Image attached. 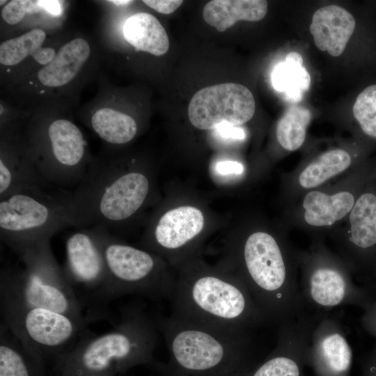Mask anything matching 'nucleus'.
I'll return each mask as SVG.
<instances>
[{"label": "nucleus", "mask_w": 376, "mask_h": 376, "mask_svg": "<svg viewBox=\"0 0 376 376\" xmlns=\"http://www.w3.org/2000/svg\"><path fill=\"white\" fill-rule=\"evenodd\" d=\"M351 157L342 149H334L321 154L309 164L299 178L300 185L306 189L318 187L331 178L345 171Z\"/></svg>", "instance_id": "obj_27"}, {"label": "nucleus", "mask_w": 376, "mask_h": 376, "mask_svg": "<svg viewBox=\"0 0 376 376\" xmlns=\"http://www.w3.org/2000/svg\"><path fill=\"white\" fill-rule=\"evenodd\" d=\"M303 58L297 52L287 54L285 62L276 65L272 73V84L288 100L299 102L309 88L311 77L303 66Z\"/></svg>", "instance_id": "obj_25"}, {"label": "nucleus", "mask_w": 376, "mask_h": 376, "mask_svg": "<svg viewBox=\"0 0 376 376\" xmlns=\"http://www.w3.org/2000/svg\"><path fill=\"white\" fill-rule=\"evenodd\" d=\"M149 190L143 173L123 169L109 157L91 159L75 192L66 198L68 212L75 228L109 230L141 209Z\"/></svg>", "instance_id": "obj_4"}, {"label": "nucleus", "mask_w": 376, "mask_h": 376, "mask_svg": "<svg viewBox=\"0 0 376 376\" xmlns=\"http://www.w3.org/2000/svg\"><path fill=\"white\" fill-rule=\"evenodd\" d=\"M214 130L219 136L224 139L242 140L246 136L243 129L226 123H221Z\"/></svg>", "instance_id": "obj_32"}, {"label": "nucleus", "mask_w": 376, "mask_h": 376, "mask_svg": "<svg viewBox=\"0 0 376 376\" xmlns=\"http://www.w3.org/2000/svg\"><path fill=\"white\" fill-rule=\"evenodd\" d=\"M0 198L24 190H44L46 183L30 159L22 136L14 130L1 131Z\"/></svg>", "instance_id": "obj_15"}, {"label": "nucleus", "mask_w": 376, "mask_h": 376, "mask_svg": "<svg viewBox=\"0 0 376 376\" xmlns=\"http://www.w3.org/2000/svg\"><path fill=\"white\" fill-rule=\"evenodd\" d=\"M20 266L1 271L0 300L40 307L86 320L46 238L18 254Z\"/></svg>", "instance_id": "obj_5"}, {"label": "nucleus", "mask_w": 376, "mask_h": 376, "mask_svg": "<svg viewBox=\"0 0 376 376\" xmlns=\"http://www.w3.org/2000/svg\"><path fill=\"white\" fill-rule=\"evenodd\" d=\"M46 38L47 33L43 29L34 28L17 37L3 41L0 45L1 65L16 66L30 56L39 68L47 65L57 52L54 47H43Z\"/></svg>", "instance_id": "obj_21"}, {"label": "nucleus", "mask_w": 376, "mask_h": 376, "mask_svg": "<svg viewBox=\"0 0 376 376\" xmlns=\"http://www.w3.org/2000/svg\"><path fill=\"white\" fill-rule=\"evenodd\" d=\"M204 217L192 206L167 211L159 219L153 232L154 243L159 249L177 251L185 246L203 230Z\"/></svg>", "instance_id": "obj_18"}, {"label": "nucleus", "mask_w": 376, "mask_h": 376, "mask_svg": "<svg viewBox=\"0 0 376 376\" xmlns=\"http://www.w3.org/2000/svg\"><path fill=\"white\" fill-rule=\"evenodd\" d=\"M0 376H47L45 361L1 322Z\"/></svg>", "instance_id": "obj_19"}, {"label": "nucleus", "mask_w": 376, "mask_h": 376, "mask_svg": "<svg viewBox=\"0 0 376 376\" xmlns=\"http://www.w3.org/2000/svg\"><path fill=\"white\" fill-rule=\"evenodd\" d=\"M356 22L346 9L329 5L317 10L310 25L315 46L332 56H340L354 33Z\"/></svg>", "instance_id": "obj_16"}, {"label": "nucleus", "mask_w": 376, "mask_h": 376, "mask_svg": "<svg viewBox=\"0 0 376 376\" xmlns=\"http://www.w3.org/2000/svg\"><path fill=\"white\" fill-rule=\"evenodd\" d=\"M267 12V1L213 0L205 5L203 17L210 26L224 32L238 21H260Z\"/></svg>", "instance_id": "obj_20"}, {"label": "nucleus", "mask_w": 376, "mask_h": 376, "mask_svg": "<svg viewBox=\"0 0 376 376\" xmlns=\"http://www.w3.org/2000/svg\"><path fill=\"white\" fill-rule=\"evenodd\" d=\"M352 112L363 132L376 139V84L368 86L359 93Z\"/></svg>", "instance_id": "obj_29"}, {"label": "nucleus", "mask_w": 376, "mask_h": 376, "mask_svg": "<svg viewBox=\"0 0 376 376\" xmlns=\"http://www.w3.org/2000/svg\"><path fill=\"white\" fill-rule=\"evenodd\" d=\"M354 203V196L349 191L329 195L319 191H311L303 201L304 219L311 226H330L348 214Z\"/></svg>", "instance_id": "obj_23"}, {"label": "nucleus", "mask_w": 376, "mask_h": 376, "mask_svg": "<svg viewBox=\"0 0 376 376\" xmlns=\"http://www.w3.org/2000/svg\"><path fill=\"white\" fill-rule=\"evenodd\" d=\"M256 109L253 94L245 86L224 83L203 88L192 97L189 119L195 127L210 130L222 123L237 126L252 118Z\"/></svg>", "instance_id": "obj_11"}, {"label": "nucleus", "mask_w": 376, "mask_h": 376, "mask_svg": "<svg viewBox=\"0 0 376 376\" xmlns=\"http://www.w3.org/2000/svg\"><path fill=\"white\" fill-rule=\"evenodd\" d=\"M74 227L66 198L24 190L0 198L1 241L17 256L59 230Z\"/></svg>", "instance_id": "obj_7"}, {"label": "nucleus", "mask_w": 376, "mask_h": 376, "mask_svg": "<svg viewBox=\"0 0 376 376\" xmlns=\"http://www.w3.org/2000/svg\"><path fill=\"white\" fill-rule=\"evenodd\" d=\"M64 276L86 311L87 323L109 318L113 300L107 265L93 228H79L65 242Z\"/></svg>", "instance_id": "obj_9"}, {"label": "nucleus", "mask_w": 376, "mask_h": 376, "mask_svg": "<svg viewBox=\"0 0 376 376\" xmlns=\"http://www.w3.org/2000/svg\"><path fill=\"white\" fill-rule=\"evenodd\" d=\"M320 321L305 312L279 326L276 347L266 359L237 376H302L312 331Z\"/></svg>", "instance_id": "obj_13"}, {"label": "nucleus", "mask_w": 376, "mask_h": 376, "mask_svg": "<svg viewBox=\"0 0 376 376\" xmlns=\"http://www.w3.org/2000/svg\"><path fill=\"white\" fill-rule=\"evenodd\" d=\"M109 2L113 3L115 5L122 6V5L129 4L130 3H132L133 1H125L124 0V1H109Z\"/></svg>", "instance_id": "obj_34"}, {"label": "nucleus", "mask_w": 376, "mask_h": 376, "mask_svg": "<svg viewBox=\"0 0 376 376\" xmlns=\"http://www.w3.org/2000/svg\"><path fill=\"white\" fill-rule=\"evenodd\" d=\"M143 3L162 14H171L183 3L181 0H143Z\"/></svg>", "instance_id": "obj_31"}, {"label": "nucleus", "mask_w": 376, "mask_h": 376, "mask_svg": "<svg viewBox=\"0 0 376 376\" xmlns=\"http://www.w3.org/2000/svg\"><path fill=\"white\" fill-rule=\"evenodd\" d=\"M216 170L222 175H238L243 173L244 166L242 164L235 161H224L217 164Z\"/></svg>", "instance_id": "obj_33"}, {"label": "nucleus", "mask_w": 376, "mask_h": 376, "mask_svg": "<svg viewBox=\"0 0 376 376\" xmlns=\"http://www.w3.org/2000/svg\"><path fill=\"white\" fill-rule=\"evenodd\" d=\"M169 352L153 368L161 376H237L253 365L252 329L198 324L172 315L157 319Z\"/></svg>", "instance_id": "obj_1"}, {"label": "nucleus", "mask_w": 376, "mask_h": 376, "mask_svg": "<svg viewBox=\"0 0 376 376\" xmlns=\"http://www.w3.org/2000/svg\"><path fill=\"white\" fill-rule=\"evenodd\" d=\"M176 279L171 315L227 329L269 324L249 290L236 275L210 269H186Z\"/></svg>", "instance_id": "obj_3"}, {"label": "nucleus", "mask_w": 376, "mask_h": 376, "mask_svg": "<svg viewBox=\"0 0 376 376\" xmlns=\"http://www.w3.org/2000/svg\"><path fill=\"white\" fill-rule=\"evenodd\" d=\"M22 139L46 184H78L84 176L91 159L82 132L71 120L58 116L35 119Z\"/></svg>", "instance_id": "obj_6"}, {"label": "nucleus", "mask_w": 376, "mask_h": 376, "mask_svg": "<svg viewBox=\"0 0 376 376\" xmlns=\"http://www.w3.org/2000/svg\"><path fill=\"white\" fill-rule=\"evenodd\" d=\"M45 12L42 1L13 0L7 3L1 9V18L9 25L19 24L27 13Z\"/></svg>", "instance_id": "obj_30"}, {"label": "nucleus", "mask_w": 376, "mask_h": 376, "mask_svg": "<svg viewBox=\"0 0 376 376\" xmlns=\"http://www.w3.org/2000/svg\"><path fill=\"white\" fill-rule=\"evenodd\" d=\"M123 31L125 40L136 51L160 56L169 49V39L164 28L150 13L133 14L126 19Z\"/></svg>", "instance_id": "obj_22"}, {"label": "nucleus", "mask_w": 376, "mask_h": 376, "mask_svg": "<svg viewBox=\"0 0 376 376\" xmlns=\"http://www.w3.org/2000/svg\"><path fill=\"white\" fill-rule=\"evenodd\" d=\"M350 242L359 249L376 244V196L366 193L359 197L350 215Z\"/></svg>", "instance_id": "obj_26"}, {"label": "nucleus", "mask_w": 376, "mask_h": 376, "mask_svg": "<svg viewBox=\"0 0 376 376\" xmlns=\"http://www.w3.org/2000/svg\"><path fill=\"white\" fill-rule=\"evenodd\" d=\"M91 228L102 248L113 299L133 295L152 301L171 299L176 279L153 254L117 240L104 227Z\"/></svg>", "instance_id": "obj_8"}, {"label": "nucleus", "mask_w": 376, "mask_h": 376, "mask_svg": "<svg viewBox=\"0 0 376 376\" xmlns=\"http://www.w3.org/2000/svg\"><path fill=\"white\" fill-rule=\"evenodd\" d=\"M91 54L88 42L81 37L63 45L54 59L40 67L35 74L36 81L45 88H59L68 86L79 75Z\"/></svg>", "instance_id": "obj_17"}, {"label": "nucleus", "mask_w": 376, "mask_h": 376, "mask_svg": "<svg viewBox=\"0 0 376 376\" xmlns=\"http://www.w3.org/2000/svg\"><path fill=\"white\" fill-rule=\"evenodd\" d=\"M309 261L300 287L307 312L321 320L334 308L359 301V290L339 264L322 256Z\"/></svg>", "instance_id": "obj_12"}, {"label": "nucleus", "mask_w": 376, "mask_h": 376, "mask_svg": "<svg viewBox=\"0 0 376 376\" xmlns=\"http://www.w3.org/2000/svg\"><path fill=\"white\" fill-rule=\"evenodd\" d=\"M311 118L308 109L300 105L289 107L277 123L276 138L279 144L287 150L299 148L305 141Z\"/></svg>", "instance_id": "obj_28"}, {"label": "nucleus", "mask_w": 376, "mask_h": 376, "mask_svg": "<svg viewBox=\"0 0 376 376\" xmlns=\"http://www.w3.org/2000/svg\"><path fill=\"white\" fill-rule=\"evenodd\" d=\"M352 349L340 322L326 315L315 326L308 350L319 376H346L352 364Z\"/></svg>", "instance_id": "obj_14"}, {"label": "nucleus", "mask_w": 376, "mask_h": 376, "mask_svg": "<svg viewBox=\"0 0 376 376\" xmlns=\"http://www.w3.org/2000/svg\"><path fill=\"white\" fill-rule=\"evenodd\" d=\"M89 125L103 141L114 146L129 143L138 130L137 123L132 116L109 106L94 110L90 116Z\"/></svg>", "instance_id": "obj_24"}, {"label": "nucleus", "mask_w": 376, "mask_h": 376, "mask_svg": "<svg viewBox=\"0 0 376 376\" xmlns=\"http://www.w3.org/2000/svg\"><path fill=\"white\" fill-rule=\"evenodd\" d=\"M1 322L31 352L45 362L68 350L85 334L87 324L40 307L0 300Z\"/></svg>", "instance_id": "obj_10"}, {"label": "nucleus", "mask_w": 376, "mask_h": 376, "mask_svg": "<svg viewBox=\"0 0 376 376\" xmlns=\"http://www.w3.org/2000/svg\"><path fill=\"white\" fill-rule=\"evenodd\" d=\"M158 321L142 305L125 306L111 331L82 336L54 361L56 376H116L140 365L153 367Z\"/></svg>", "instance_id": "obj_2"}]
</instances>
